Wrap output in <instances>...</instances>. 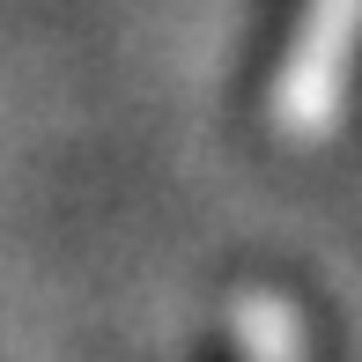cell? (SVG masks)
I'll return each instance as SVG.
<instances>
[{"label":"cell","instance_id":"obj_1","mask_svg":"<svg viewBox=\"0 0 362 362\" xmlns=\"http://www.w3.org/2000/svg\"><path fill=\"white\" fill-rule=\"evenodd\" d=\"M355 59H362V0H303L296 37L274 67V134L318 148L348 119Z\"/></svg>","mask_w":362,"mask_h":362},{"label":"cell","instance_id":"obj_2","mask_svg":"<svg viewBox=\"0 0 362 362\" xmlns=\"http://www.w3.org/2000/svg\"><path fill=\"white\" fill-rule=\"evenodd\" d=\"M229 340H237V362H310L303 310L281 288H244L229 303Z\"/></svg>","mask_w":362,"mask_h":362}]
</instances>
